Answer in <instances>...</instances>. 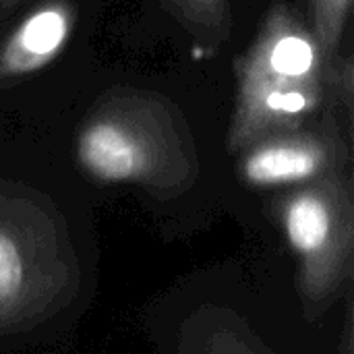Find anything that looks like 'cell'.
I'll return each instance as SVG.
<instances>
[{"label": "cell", "instance_id": "cell-6", "mask_svg": "<svg viewBox=\"0 0 354 354\" xmlns=\"http://www.w3.org/2000/svg\"><path fill=\"white\" fill-rule=\"evenodd\" d=\"M351 6L353 0H309V12L313 21L311 31L328 64L334 62V56L340 50Z\"/></svg>", "mask_w": 354, "mask_h": 354}, {"label": "cell", "instance_id": "cell-8", "mask_svg": "<svg viewBox=\"0 0 354 354\" xmlns=\"http://www.w3.org/2000/svg\"><path fill=\"white\" fill-rule=\"evenodd\" d=\"M191 12H222L224 0H180Z\"/></svg>", "mask_w": 354, "mask_h": 354}, {"label": "cell", "instance_id": "cell-9", "mask_svg": "<svg viewBox=\"0 0 354 354\" xmlns=\"http://www.w3.org/2000/svg\"><path fill=\"white\" fill-rule=\"evenodd\" d=\"M19 0H0V12H6L8 8H12Z\"/></svg>", "mask_w": 354, "mask_h": 354}, {"label": "cell", "instance_id": "cell-3", "mask_svg": "<svg viewBox=\"0 0 354 354\" xmlns=\"http://www.w3.org/2000/svg\"><path fill=\"white\" fill-rule=\"evenodd\" d=\"M330 145L317 135L276 137L259 143L243 162V176L257 187L313 178L330 162Z\"/></svg>", "mask_w": 354, "mask_h": 354}, {"label": "cell", "instance_id": "cell-1", "mask_svg": "<svg viewBox=\"0 0 354 354\" xmlns=\"http://www.w3.org/2000/svg\"><path fill=\"white\" fill-rule=\"evenodd\" d=\"M326 68L313 31L290 6L276 4L249 52L236 60L232 145L299 127L324 100Z\"/></svg>", "mask_w": 354, "mask_h": 354}, {"label": "cell", "instance_id": "cell-5", "mask_svg": "<svg viewBox=\"0 0 354 354\" xmlns=\"http://www.w3.org/2000/svg\"><path fill=\"white\" fill-rule=\"evenodd\" d=\"M332 226V209L319 193H299L284 209L288 241L303 257H322L330 245Z\"/></svg>", "mask_w": 354, "mask_h": 354}, {"label": "cell", "instance_id": "cell-7", "mask_svg": "<svg viewBox=\"0 0 354 354\" xmlns=\"http://www.w3.org/2000/svg\"><path fill=\"white\" fill-rule=\"evenodd\" d=\"M23 261L17 245L4 232H0V305L8 303L21 288Z\"/></svg>", "mask_w": 354, "mask_h": 354}, {"label": "cell", "instance_id": "cell-2", "mask_svg": "<svg viewBox=\"0 0 354 354\" xmlns=\"http://www.w3.org/2000/svg\"><path fill=\"white\" fill-rule=\"evenodd\" d=\"M77 12L71 0H44L0 44V81H17L46 68L73 37Z\"/></svg>", "mask_w": 354, "mask_h": 354}, {"label": "cell", "instance_id": "cell-4", "mask_svg": "<svg viewBox=\"0 0 354 354\" xmlns=\"http://www.w3.org/2000/svg\"><path fill=\"white\" fill-rule=\"evenodd\" d=\"M81 164L102 180H131L147 166V149L122 122L95 120L79 137Z\"/></svg>", "mask_w": 354, "mask_h": 354}]
</instances>
